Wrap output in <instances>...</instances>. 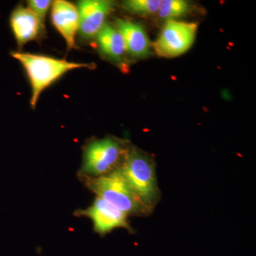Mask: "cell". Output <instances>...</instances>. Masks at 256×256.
<instances>
[{
	"label": "cell",
	"instance_id": "6da1fadb",
	"mask_svg": "<svg viewBox=\"0 0 256 256\" xmlns=\"http://www.w3.org/2000/svg\"><path fill=\"white\" fill-rule=\"evenodd\" d=\"M11 56L26 70L32 88L30 104L35 108L40 96L45 89L64 74L75 69L88 68L89 64L68 62L48 56L26 52H12Z\"/></svg>",
	"mask_w": 256,
	"mask_h": 256
},
{
	"label": "cell",
	"instance_id": "7a4b0ae2",
	"mask_svg": "<svg viewBox=\"0 0 256 256\" xmlns=\"http://www.w3.org/2000/svg\"><path fill=\"white\" fill-rule=\"evenodd\" d=\"M120 170L141 201L148 208L154 210L161 200V191L153 158L130 146Z\"/></svg>",
	"mask_w": 256,
	"mask_h": 256
},
{
	"label": "cell",
	"instance_id": "3957f363",
	"mask_svg": "<svg viewBox=\"0 0 256 256\" xmlns=\"http://www.w3.org/2000/svg\"><path fill=\"white\" fill-rule=\"evenodd\" d=\"M97 197L129 216H146L153 210L148 208L133 191L122 172L118 169L100 178H82Z\"/></svg>",
	"mask_w": 256,
	"mask_h": 256
},
{
	"label": "cell",
	"instance_id": "277c9868",
	"mask_svg": "<svg viewBox=\"0 0 256 256\" xmlns=\"http://www.w3.org/2000/svg\"><path fill=\"white\" fill-rule=\"evenodd\" d=\"M130 146L112 137L90 141L84 148L80 176L100 178L120 169Z\"/></svg>",
	"mask_w": 256,
	"mask_h": 256
},
{
	"label": "cell",
	"instance_id": "5b68a950",
	"mask_svg": "<svg viewBox=\"0 0 256 256\" xmlns=\"http://www.w3.org/2000/svg\"><path fill=\"white\" fill-rule=\"evenodd\" d=\"M198 25L195 22L169 20L160 32L153 48L166 58L178 56L188 52L195 40Z\"/></svg>",
	"mask_w": 256,
	"mask_h": 256
},
{
	"label": "cell",
	"instance_id": "8992f818",
	"mask_svg": "<svg viewBox=\"0 0 256 256\" xmlns=\"http://www.w3.org/2000/svg\"><path fill=\"white\" fill-rule=\"evenodd\" d=\"M80 214L92 220L94 230L100 236H105L118 228L132 230L128 220V216L99 197L96 198L92 206Z\"/></svg>",
	"mask_w": 256,
	"mask_h": 256
},
{
	"label": "cell",
	"instance_id": "52a82bcc",
	"mask_svg": "<svg viewBox=\"0 0 256 256\" xmlns=\"http://www.w3.org/2000/svg\"><path fill=\"white\" fill-rule=\"evenodd\" d=\"M114 3L108 0H82L78 2V33L82 40L97 36L105 26L106 20L112 10Z\"/></svg>",
	"mask_w": 256,
	"mask_h": 256
},
{
	"label": "cell",
	"instance_id": "ba28073f",
	"mask_svg": "<svg viewBox=\"0 0 256 256\" xmlns=\"http://www.w3.org/2000/svg\"><path fill=\"white\" fill-rule=\"evenodd\" d=\"M50 14L52 23L65 40L68 50L75 48L79 26L77 6L66 0H56L52 3Z\"/></svg>",
	"mask_w": 256,
	"mask_h": 256
},
{
	"label": "cell",
	"instance_id": "9c48e42d",
	"mask_svg": "<svg viewBox=\"0 0 256 256\" xmlns=\"http://www.w3.org/2000/svg\"><path fill=\"white\" fill-rule=\"evenodd\" d=\"M10 23L16 43L21 46L36 40L44 28L36 15L22 5H18L13 10Z\"/></svg>",
	"mask_w": 256,
	"mask_h": 256
},
{
	"label": "cell",
	"instance_id": "30bf717a",
	"mask_svg": "<svg viewBox=\"0 0 256 256\" xmlns=\"http://www.w3.org/2000/svg\"><path fill=\"white\" fill-rule=\"evenodd\" d=\"M116 28L122 35L128 53L136 58H144L150 54V42L140 24L116 18Z\"/></svg>",
	"mask_w": 256,
	"mask_h": 256
},
{
	"label": "cell",
	"instance_id": "8fae6325",
	"mask_svg": "<svg viewBox=\"0 0 256 256\" xmlns=\"http://www.w3.org/2000/svg\"><path fill=\"white\" fill-rule=\"evenodd\" d=\"M96 38L102 54L114 62H122L128 52L124 38L116 26L106 24Z\"/></svg>",
	"mask_w": 256,
	"mask_h": 256
},
{
	"label": "cell",
	"instance_id": "7c38bea8",
	"mask_svg": "<svg viewBox=\"0 0 256 256\" xmlns=\"http://www.w3.org/2000/svg\"><path fill=\"white\" fill-rule=\"evenodd\" d=\"M190 5L184 0H163L158 14L162 20H174L188 14Z\"/></svg>",
	"mask_w": 256,
	"mask_h": 256
},
{
	"label": "cell",
	"instance_id": "4fadbf2b",
	"mask_svg": "<svg viewBox=\"0 0 256 256\" xmlns=\"http://www.w3.org/2000/svg\"><path fill=\"white\" fill-rule=\"evenodd\" d=\"M160 0H128L124 2V9L138 15H152L159 11Z\"/></svg>",
	"mask_w": 256,
	"mask_h": 256
},
{
	"label": "cell",
	"instance_id": "5bb4252c",
	"mask_svg": "<svg viewBox=\"0 0 256 256\" xmlns=\"http://www.w3.org/2000/svg\"><path fill=\"white\" fill-rule=\"evenodd\" d=\"M52 3L53 2L50 0H30L28 2V8L36 15L42 24L44 25L47 12Z\"/></svg>",
	"mask_w": 256,
	"mask_h": 256
}]
</instances>
